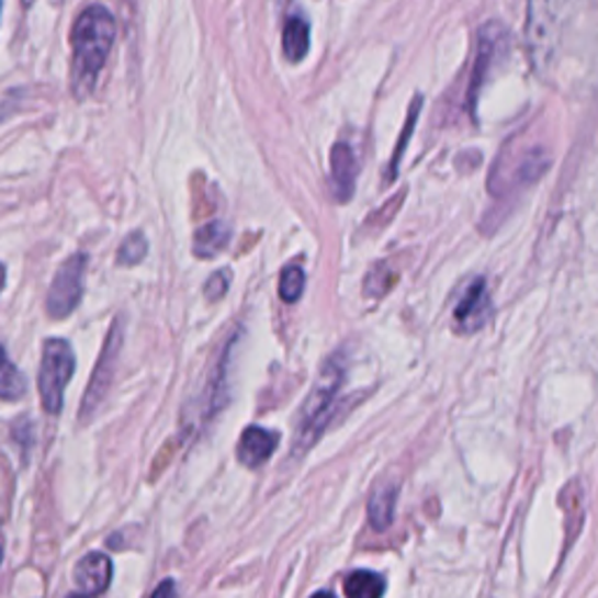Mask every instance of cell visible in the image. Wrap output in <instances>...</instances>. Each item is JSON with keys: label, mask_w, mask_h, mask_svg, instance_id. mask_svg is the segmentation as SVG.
Wrapping results in <instances>:
<instances>
[{"label": "cell", "mask_w": 598, "mask_h": 598, "mask_svg": "<svg viewBox=\"0 0 598 598\" xmlns=\"http://www.w3.org/2000/svg\"><path fill=\"white\" fill-rule=\"evenodd\" d=\"M113 43L115 16L103 5L87 8L72 26L70 92L78 101L92 97Z\"/></svg>", "instance_id": "cell-1"}, {"label": "cell", "mask_w": 598, "mask_h": 598, "mask_svg": "<svg viewBox=\"0 0 598 598\" xmlns=\"http://www.w3.org/2000/svg\"><path fill=\"white\" fill-rule=\"evenodd\" d=\"M583 0H529L527 12V49L533 70L550 78L564 45L566 29Z\"/></svg>", "instance_id": "cell-2"}, {"label": "cell", "mask_w": 598, "mask_h": 598, "mask_svg": "<svg viewBox=\"0 0 598 598\" xmlns=\"http://www.w3.org/2000/svg\"><path fill=\"white\" fill-rule=\"evenodd\" d=\"M343 376H347L343 358L332 356L328 362H325V368L320 370V376L316 379L309 397H306L300 409L295 442H293L295 456H304L306 451H312L314 444L323 438V432L325 428H328L330 416L335 411Z\"/></svg>", "instance_id": "cell-3"}, {"label": "cell", "mask_w": 598, "mask_h": 598, "mask_svg": "<svg viewBox=\"0 0 598 598\" xmlns=\"http://www.w3.org/2000/svg\"><path fill=\"white\" fill-rule=\"evenodd\" d=\"M550 155L542 148H529L517 153V157H507L505 153L494 165L488 176V192L494 199H510L527 188H531L540 176L550 169Z\"/></svg>", "instance_id": "cell-4"}, {"label": "cell", "mask_w": 598, "mask_h": 598, "mask_svg": "<svg viewBox=\"0 0 598 598\" xmlns=\"http://www.w3.org/2000/svg\"><path fill=\"white\" fill-rule=\"evenodd\" d=\"M76 372V353L66 339H47L43 347L38 391L47 414H59L64 407V393Z\"/></svg>", "instance_id": "cell-5"}, {"label": "cell", "mask_w": 598, "mask_h": 598, "mask_svg": "<svg viewBox=\"0 0 598 598\" xmlns=\"http://www.w3.org/2000/svg\"><path fill=\"white\" fill-rule=\"evenodd\" d=\"M507 45H510V33L500 24V22H486L479 33H477V57H475V66H473V76H470V84H467V97H465V105L473 120H477V103H479V94L486 84L488 70L492 66H496V61L503 57Z\"/></svg>", "instance_id": "cell-6"}, {"label": "cell", "mask_w": 598, "mask_h": 598, "mask_svg": "<svg viewBox=\"0 0 598 598\" xmlns=\"http://www.w3.org/2000/svg\"><path fill=\"white\" fill-rule=\"evenodd\" d=\"M122 337H124L122 320H115L111 332H108V337H105V343L101 349L94 374H92V379H89V386H87L84 397H82V407H80L82 424H87L99 411V407L105 400L108 391H111V386H113L115 365H117V358H120V351H122Z\"/></svg>", "instance_id": "cell-7"}, {"label": "cell", "mask_w": 598, "mask_h": 598, "mask_svg": "<svg viewBox=\"0 0 598 598\" xmlns=\"http://www.w3.org/2000/svg\"><path fill=\"white\" fill-rule=\"evenodd\" d=\"M84 271H87V258L82 252L70 256L52 279L49 293H47V314L52 318H66L82 300L84 293Z\"/></svg>", "instance_id": "cell-8"}, {"label": "cell", "mask_w": 598, "mask_h": 598, "mask_svg": "<svg viewBox=\"0 0 598 598\" xmlns=\"http://www.w3.org/2000/svg\"><path fill=\"white\" fill-rule=\"evenodd\" d=\"M494 314V302L484 279H475L470 283L454 309V328L461 335H473L482 330Z\"/></svg>", "instance_id": "cell-9"}, {"label": "cell", "mask_w": 598, "mask_h": 598, "mask_svg": "<svg viewBox=\"0 0 598 598\" xmlns=\"http://www.w3.org/2000/svg\"><path fill=\"white\" fill-rule=\"evenodd\" d=\"M234 343H237V339H232L227 343L221 360H217L215 370L208 376V384L204 386L202 395L196 397V403H194L196 424H208L227 403V372H229V356H232Z\"/></svg>", "instance_id": "cell-10"}, {"label": "cell", "mask_w": 598, "mask_h": 598, "mask_svg": "<svg viewBox=\"0 0 598 598\" xmlns=\"http://www.w3.org/2000/svg\"><path fill=\"white\" fill-rule=\"evenodd\" d=\"M358 157L347 140H339L330 150V192L339 204L351 202L358 180Z\"/></svg>", "instance_id": "cell-11"}, {"label": "cell", "mask_w": 598, "mask_h": 598, "mask_svg": "<svg viewBox=\"0 0 598 598\" xmlns=\"http://www.w3.org/2000/svg\"><path fill=\"white\" fill-rule=\"evenodd\" d=\"M72 577H76V587L80 589V594L99 596L111 587L113 561L103 552H89L78 561L76 571H72Z\"/></svg>", "instance_id": "cell-12"}, {"label": "cell", "mask_w": 598, "mask_h": 598, "mask_svg": "<svg viewBox=\"0 0 598 598\" xmlns=\"http://www.w3.org/2000/svg\"><path fill=\"white\" fill-rule=\"evenodd\" d=\"M279 440V432H271L260 426H248L239 440L237 456L246 467H260L274 454Z\"/></svg>", "instance_id": "cell-13"}, {"label": "cell", "mask_w": 598, "mask_h": 598, "mask_svg": "<svg viewBox=\"0 0 598 598\" xmlns=\"http://www.w3.org/2000/svg\"><path fill=\"white\" fill-rule=\"evenodd\" d=\"M229 241H232V227L223 221H213L196 229L192 250L196 258L211 260L215 256H221V252L229 246Z\"/></svg>", "instance_id": "cell-14"}, {"label": "cell", "mask_w": 598, "mask_h": 598, "mask_svg": "<svg viewBox=\"0 0 598 598\" xmlns=\"http://www.w3.org/2000/svg\"><path fill=\"white\" fill-rule=\"evenodd\" d=\"M312 33L309 22L302 14H290L283 29V52L290 64H300L306 54H309Z\"/></svg>", "instance_id": "cell-15"}, {"label": "cell", "mask_w": 598, "mask_h": 598, "mask_svg": "<svg viewBox=\"0 0 598 598\" xmlns=\"http://www.w3.org/2000/svg\"><path fill=\"white\" fill-rule=\"evenodd\" d=\"M561 510L566 515V545H573L579 529H583L585 519V488L577 479L568 482L564 492H561Z\"/></svg>", "instance_id": "cell-16"}, {"label": "cell", "mask_w": 598, "mask_h": 598, "mask_svg": "<svg viewBox=\"0 0 598 598\" xmlns=\"http://www.w3.org/2000/svg\"><path fill=\"white\" fill-rule=\"evenodd\" d=\"M395 500H397V486L382 484L374 488L368 505V517H370L372 529L384 531L391 527L393 515H395Z\"/></svg>", "instance_id": "cell-17"}, {"label": "cell", "mask_w": 598, "mask_h": 598, "mask_svg": "<svg viewBox=\"0 0 598 598\" xmlns=\"http://www.w3.org/2000/svg\"><path fill=\"white\" fill-rule=\"evenodd\" d=\"M347 598H384L386 579L374 571H353L343 579Z\"/></svg>", "instance_id": "cell-18"}, {"label": "cell", "mask_w": 598, "mask_h": 598, "mask_svg": "<svg viewBox=\"0 0 598 598\" xmlns=\"http://www.w3.org/2000/svg\"><path fill=\"white\" fill-rule=\"evenodd\" d=\"M421 105H424V99L421 97H414L411 105H409V113H407V122H405V132L400 134V138H397V145H395V150L391 155V165L386 169V180L388 183H393V180L397 178V171H400V161H403V155L407 150V145H409V138L416 129V120H419V113H421Z\"/></svg>", "instance_id": "cell-19"}, {"label": "cell", "mask_w": 598, "mask_h": 598, "mask_svg": "<svg viewBox=\"0 0 598 598\" xmlns=\"http://www.w3.org/2000/svg\"><path fill=\"white\" fill-rule=\"evenodd\" d=\"M26 393V379L14 368V362L8 358L5 349L0 347V397L3 400H20Z\"/></svg>", "instance_id": "cell-20"}, {"label": "cell", "mask_w": 598, "mask_h": 598, "mask_svg": "<svg viewBox=\"0 0 598 598\" xmlns=\"http://www.w3.org/2000/svg\"><path fill=\"white\" fill-rule=\"evenodd\" d=\"M304 283H306V277L302 267L293 264V267H285L283 274H281V281H279V295L285 304H295L300 302L302 293H304Z\"/></svg>", "instance_id": "cell-21"}, {"label": "cell", "mask_w": 598, "mask_h": 598, "mask_svg": "<svg viewBox=\"0 0 598 598\" xmlns=\"http://www.w3.org/2000/svg\"><path fill=\"white\" fill-rule=\"evenodd\" d=\"M145 256H148V241H145V237L140 232H136V234H132V237H126L124 244L120 246L117 264L120 267H134V264L143 262Z\"/></svg>", "instance_id": "cell-22"}, {"label": "cell", "mask_w": 598, "mask_h": 598, "mask_svg": "<svg viewBox=\"0 0 598 598\" xmlns=\"http://www.w3.org/2000/svg\"><path fill=\"white\" fill-rule=\"evenodd\" d=\"M227 287H229V271L223 269V271H217V274H213V277L208 279V283H206V297H208L211 302L221 300V297H225Z\"/></svg>", "instance_id": "cell-23"}, {"label": "cell", "mask_w": 598, "mask_h": 598, "mask_svg": "<svg viewBox=\"0 0 598 598\" xmlns=\"http://www.w3.org/2000/svg\"><path fill=\"white\" fill-rule=\"evenodd\" d=\"M150 598H178V589L173 579H165V583H159L157 589L150 594Z\"/></svg>", "instance_id": "cell-24"}, {"label": "cell", "mask_w": 598, "mask_h": 598, "mask_svg": "<svg viewBox=\"0 0 598 598\" xmlns=\"http://www.w3.org/2000/svg\"><path fill=\"white\" fill-rule=\"evenodd\" d=\"M3 287H5V267L0 264V290H3Z\"/></svg>", "instance_id": "cell-25"}, {"label": "cell", "mask_w": 598, "mask_h": 598, "mask_svg": "<svg viewBox=\"0 0 598 598\" xmlns=\"http://www.w3.org/2000/svg\"><path fill=\"white\" fill-rule=\"evenodd\" d=\"M312 598H335L332 594H328V591H318V594H314Z\"/></svg>", "instance_id": "cell-26"}, {"label": "cell", "mask_w": 598, "mask_h": 598, "mask_svg": "<svg viewBox=\"0 0 598 598\" xmlns=\"http://www.w3.org/2000/svg\"><path fill=\"white\" fill-rule=\"evenodd\" d=\"M68 598H92V596H84V594H80V591H78V594H70Z\"/></svg>", "instance_id": "cell-27"}, {"label": "cell", "mask_w": 598, "mask_h": 598, "mask_svg": "<svg viewBox=\"0 0 598 598\" xmlns=\"http://www.w3.org/2000/svg\"><path fill=\"white\" fill-rule=\"evenodd\" d=\"M0 561H3V548H0Z\"/></svg>", "instance_id": "cell-28"}, {"label": "cell", "mask_w": 598, "mask_h": 598, "mask_svg": "<svg viewBox=\"0 0 598 598\" xmlns=\"http://www.w3.org/2000/svg\"><path fill=\"white\" fill-rule=\"evenodd\" d=\"M24 3H26V5H31V3H33V0H24Z\"/></svg>", "instance_id": "cell-29"}]
</instances>
